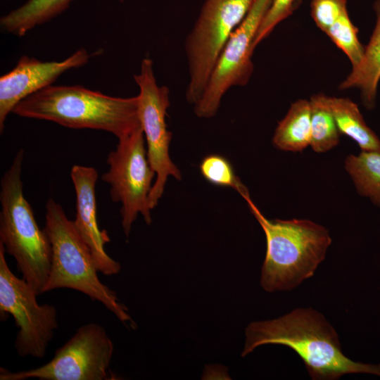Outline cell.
Instances as JSON below:
<instances>
[{
	"mask_svg": "<svg viewBox=\"0 0 380 380\" xmlns=\"http://www.w3.org/2000/svg\"><path fill=\"white\" fill-rule=\"evenodd\" d=\"M44 230L51 245V263L44 293L56 289L80 291L102 303L124 324L133 322L116 293L99 279L91 253L61 205L49 198Z\"/></svg>",
	"mask_w": 380,
	"mask_h": 380,
	"instance_id": "5",
	"label": "cell"
},
{
	"mask_svg": "<svg viewBox=\"0 0 380 380\" xmlns=\"http://www.w3.org/2000/svg\"><path fill=\"white\" fill-rule=\"evenodd\" d=\"M139 88V115L144 134L148 161L156 173V180L149 194L151 209L156 207L162 197L170 176L182 178L179 168L170 157L169 147L172 132L167 130L166 115L170 106V91L157 84L153 73V61L145 58L140 72L134 75Z\"/></svg>",
	"mask_w": 380,
	"mask_h": 380,
	"instance_id": "10",
	"label": "cell"
},
{
	"mask_svg": "<svg viewBox=\"0 0 380 380\" xmlns=\"http://www.w3.org/2000/svg\"><path fill=\"white\" fill-rule=\"evenodd\" d=\"M119 1H122V2L123 1V0H119Z\"/></svg>",
	"mask_w": 380,
	"mask_h": 380,
	"instance_id": "24",
	"label": "cell"
},
{
	"mask_svg": "<svg viewBox=\"0 0 380 380\" xmlns=\"http://www.w3.org/2000/svg\"><path fill=\"white\" fill-rule=\"evenodd\" d=\"M72 0H27L21 6L1 18V28L23 37L36 26L44 24L65 11Z\"/></svg>",
	"mask_w": 380,
	"mask_h": 380,
	"instance_id": "17",
	"label": "cell"
},
{
	"mask_svg": "<svg viewBox=\"0 0 380 380\" xmlns=\"http://www.w3.org/2000/svg\"><path fill=\"white\" fill-rule=\"evenodd\" d=\"M90 54L80 48L61 61H41L23 56L13 69L0 77V131L15 106L26 97L52 85L65 71L86 64Z\"/></svg>",
	"mask_w": 380,
	"mask_h": 380,
	"instance_id": "12",
	"label": "cell"
},
{
	"mask_svg": "<svg viewBox=\"0 0 380 380\" xmlns=\"http://www.w3.org/2000/svg\"><path fill=\"white\" fill-rule=\"evenodd\" d=\"M13 113L73 129H101L118 139L141 127L138 96L120 98L81 86H48L20 101Z\"/></svg>",
	"mask_w": 380,
	"mask_h": 380,
	"instance_id": "2",
	"label": "cell"
},
{
	"mask_svg": "<svg viewBox=\"0 0 380 380\" xmlns=\"http://www.w3.org/2000/svg\"><path fill=\"white\" fill-rule=\"evenodd\" d=\"M311 104L298 99L291 103L277 126L272 137L274 146L284 151L299 152L310 146Z\"/></svg>",
	"mask_w": 380,
	"mask_h": 380,
	"instance_id": "16",
	"label": "cell"
},
{
	"mask_svg": "<svg viewBox=\"0 0 380 380\" xmlns=\"http://www.w3.org/2000/svg\"><path fill=\"white\" fill-rule=\"evenodd\" d=\"M358 30L352 23L348 11L343 13L325 34L349 59L352 67L357 65L363 56L365 46L357 36Z\"/></svg>",
	"mask_w": 380,
	"mask_h": 380,
	"instance_id": "20",
	"label": "cell"
},
{
	"mask_svg": "<svg viewBox=\"0 0 380 380\" xmlns=\"http://www.w3.org/2000/svg\"><path fill=\"white\" fill-rule=\"evenodd\" d=\"M70 177L76 196L74 226L89 248L99 272L106 276L116 274L121 265L106 253L104 246L110 240L97 222L95 186L98 172L94 167L75 165Z\"/></svg>",
	"mask_w": 380,
	"mask_h": 380,
	"instance_id": "13",
	"label": "cell"
},
{
	"mask_svg": "<svg viewBox=\"0 0 380 380\" xmlns=\"http://www.w3.org/2000/svg\"><path fill=\"white\" fill-rule=\"evenodd\" d=\"M241 196L265 234L262 287L268 292L289 291L312 277L331 243L329 231L309 220H269L249 192Z\"/></svg>",
	"mask_w": 380,
	"mask_h": 380,
	"instance_id": "3",
	"label": "cell"
},
{
	"mask_svg": "<svg viewBox=\"0 0 380 380\" xmlns=\"http://www.w3.org/2000/svg\"><path fill=\"white\" fill-rule=\"evenodd\" d=\"M113 351V343L105 328L90 322L80 327L49 362L26 371L0 367V380L107 379Z\"/></svg>",
	"mask_w": 380,
	"mask_h": 380,
	"instance_id": "8",
	"label": "cell"
},
{
	"mask_svg": "<svg viewBox=\"0 0 380 380\" xmlns=\"http://www.w3.org/2000/svg\"><path fill=\"white\" fill-rule=\"evenodd\" d=\"M373 10L375 25L362 59L338 86L341 90L358 89L363 106L369 110L376 106L380 82V0L374 2Z\"/></svg>",
	"mask_w": 380,
	"mask_h": 380,
	"instance_id": "14",
	"label": "cell"
},
{
	"mask_svg": "<svg viewBox=\"0 0 380 380\" xmlns=\"http://www.w3.org/2000/svg\"><path fill=\"white\" fill-rule=\"evenodd\" d=\"M346 11L347 0L310 1L311 16L317 27L324 33Z\"/></svg>",
	"mask_w": 380,
	"mask_h": 380,
	"instance_id": "23",
	"label": "cell"
},
{
	"mask_svg": "<svg viewBox=\"0 0 380 380\" xmlns=\"http://www.w3.org/2000/svg\"><path fill=\"white\" fill-rule=\"evenodd\" d=\"M311 127L310 146L317 153H324L339 143L341 133L331 113L310 99Z\"/></svg>",
	"mask_w": 380,
	"mask_h": 380,
	"instance_id": "19",
	"label": "cell"
},
{
	"mask_svg": "<svg viewBox=\"0 0 380 380\" xmlns=\"http://www.w3.org/2000/svg\"><path fill=\"white\" fill-rule=\"evenodd\" d=\"M0 242V315H11L18 328L15 348L19 356L43 358L58 327L54 305H39L38 296L22 277L15 276L5 258Z\"/></svg>",
	"mask_w": 380,
	"mask_h": 380,
	"instance_id": "9",
	"label": "cell"
},
{
	"mask_svg": "<svg viewBox=\"0 0 380 380\" xmlns=\"http://www.w3.org/2000/svg\"><path fill=\"white\" fill-rule=\"evenodd\" d=\"M310 98L331 113L341 134L355 141L361 151L380 152V139L367 125L357 105L352 100L323 94Z\"/></svg>",
	"mask_w": 380,
	"mask_h": 380,
	"instance_id": "15",
	"label": "cell"
},
{
	"mask_svg": "<svg viewBox=\"0 0 380 380\" xmlns=\"http://www.w3.org/2000/svg\"><path fill=\"white\" fill-rule=\"evenodd\" d=\"M272 0H255L242 23L224 46L198 101L195 114L202 118L215 116L221 100L232 87L246 86L253 72V44L260 25Z\"/></svg>",
	"mask_w": 380,
	"mask_h": 380,
	"instance_id": "11",
	"label": "cell"
},
{
	"mask_svg": "<svg viewBox=\"0 0 380 380\" xmlns=\"http://www.w3.org/2000/svg\"><path fill=\"white\" fill-rule=\"evenodd\" d=\"M23 156L24 151L19 150L1 180L0 242L15 260L22 277L40 295L49 276L51 245L23 195Z\"/></svg>",
	"mask_w": 380,
	"mask_h": 380,
	"instance_id": "4",
	"label": "cell"
},
{
	"mask_svg": "<svg viewBox=\"0 0 380 380\" xmlns=\"http://www.w3.org/2000/svg\"><path fill=\"white\" fill-rule=\"evenodd\" d=\"M345 169L352 179L358 194L380 207V152L361 151L349 155Z\"/></svg>",
	"mask_w": 380,
	"mask_h": 380,
	"instance_id": "18",
	"label": "cell"
},
{
	"mask_svg": "<svg viewBox=\"0 0 380 380\" xmlns=\"http://www.w3.org/2000/svg\"><path fill=\"white\" fill-rule=\"evenodd\" d=\"M302 0H272L257 32L254 48L266 39L274 29L289 18L298 7Z\"/></svg>",
	"mask_w": 380,
	"mask_h": 380,
	"instance_id": "22",
	"label": "cell"
},
{
	"mask_svg": "<svg viewBox=\"0 0 380 380\" xmlns=\"http://www.w3.org/2000/svg\"><path fill=\"white\" fill-rule=\"evenodd\" d=\"M142 127L118 139L107 158L108 170L101 179L110 186L113 202L121 204L122 226L127 236L140 213L146 223L152 222L149 194L156 173L148 161Z\"/></svg>",
	"mask_w": 380,
	"mask_h": 380,
	"instance_id": "7",
	"label": "cell"
},
{
	"mask_svg": "<svg viewBox=\"0 0 380 380\" xmlns=\"http://www.w3.org/2000/svg\"><path fill=\"white\" fill-rule=\"evenodd\" d=\"M199 168L202 176L213 185L232 187L240 194L248 191L236 175L231 163L222 156L210 154L205 156Z\"/></svg>",
	"mask_w": 380,
	"mask_h": 380,
	"instance_id": "21",
	"label": "cell"
},
{
	"mask_svg": "<svg viewBox=\"0 0 380 380\" xmlns=\"http://www.w3.org/2000/svg\"><path fill=\"white\" fill-rule=\"evenodd\" d=\"M242 356L265 344L293 350L314 380H335L348 374L380 376V363L354 361L342 352L338 336L319 312L298 308L275 319L251 322L246 329Z\"/></svg>",
	"mask_w": 380,
	"mask_h": 380,
	"instance_id": "1",
	"label": "cell"
},
{
	"mask_svg": "<svg viewBox=\"0 0 380 380\" xmlns=\"http://www.w3.org/2000/svg\"><path fill=\"white\" fill-rule=\"evenodd\" d=\"M255 1H205L184 44L189 71L186 99L190 104L200 99L224 46Z\"/></svg>",
	"mask_w": 380,
	"mask_h": 380,
	"instance_id": "6",
	"label": "cell"
}]
</instances>
